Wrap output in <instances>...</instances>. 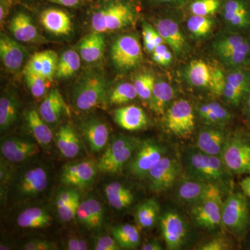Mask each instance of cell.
<instances>
[{"mask_svg":"<svg viewBox=\"0 0 250 250\" xmlns=\"http://www.w3.org/2000/svg\"><path fill=\"white\" fill-rule=\"evenodd\" d=\"M184 168L188 177L219 186H226L230 172L221 157L209 155L196 147H188L183 155Z\"/></svg>","mask_w":250,"mask_h":250,"instance_id":"cell-1","label":"cell"},{"mask_svg":"<svg viewBox=\"0 0 250 250\" xmlns=\"http://www.w3.org/2000/svg\"><path fill=\"white\" fill-rule=\"evenodd\" d=\"M210 48L229 70L246 67L250 64V39L243 33L230 30L219 32Z\"/></svg>","mask_w":250,"mask_h":250,"instance_id":"cell-2","label":"cell"},{"mask_svg":"<svg viewBox=\"0 0 250 250\" xmlns=\"http://www.w3.org/2000/svg\"><path fill=\"white\" fill-rule=\"evenodd\" d=\"M136 19V11L127 1H112L94 13L91 26L95 32L119 30L131 25Z\"/></svg>","mask_w":250,"mask_h":250,"instance_id":"cell-3","label":"cell"},{"mask_svg":"<svg viewBox=\"0 0 250 250\" xmlns=\"http://www.w3.org/2000/svg\"><path fill=\"white\" fill-rule=\"evenodd\" d=\"M107 99V82L100 74H88L77 83L73 91L74 104L80 111L104 107Z\"/></svg>","mask_w":250,"mask_h":250,"instance_id":"cell-4","label":"cell"},{"mask_svg":"<svg viewBox=\"0 0 250 250\" xmlns=\"http://www.w3.org/2000/svg\"><path fill=\"white\" fill-rule=\"evenodd\" d=\"M223 201L220 187L212 184L210 190L202 200L192 205L190 216L199 228L215 229L223 226L222 212Z\"/></svg>","mask_w":250,"mask_h":250,"instance_id":"cell-5","label":"cell"},{"mask_svg":"<svg viewBox=\"0 0 250 250\" xmlns=\"http://www.w3.org/2000/svg\"><path fill=\"white\" fill-rule=\"evenodd\" d=\"M223 226L238 238L246 233L250 223L249 207L246 195L231 192L223 202L222 212Z\"/></svg>","mask_w":250,"mask_h":250,"instance_id":"cell-6","label":"cell"},{"mask_svg":"<svg viewBox=\"0 0 250 250\" xmlns=\"http://www.w3.org/2000/svg\"><path fill=\"white\" fill-rule=\"evenodd\" d=\"M111 58L120 71H130L139 67L142 62L143 52L138 36L129 34L118 38L111 46Z\"/></svg>","mask_w":250,"mask_h":250,"instance_id":"cell-7","label":"cell"},{"mask_svg":"<svg viewBox=\"0 0 250 250\" xmlns=\"http://www.w3.org/2000/svg\"><path fill=\"white\" fill-rule=\"evenodd\" d=\"M220 157L230 173L250 174V140L241 134L228 137Z\"/></svg>","mask_w":250,"mask_h":250,"instance_id":"cell-8","label":"cell"},{"mask_svg":"<svg viewBox=\"0 0 250 250\" xmlns=\"http://www.w3.org/2000/svg\"><path fill=\"white\" fill-rule=\"evenodd\" d=\"M139 141L128 136H120L111 143L98 164V170L106 173H116L123 168L136 152Z\"/></svg>","mask_w":250,"mask_h":250,"instance_id":"cell-9","label":"cell"},{"mask_svg":"<svg viewBox=\"0 0 250 250\" xmlns=\"http://www.w3.org/2000/svg\"><path fill=\"white\" fill-rule=\"evenodd\" d=\"M165 125L172 134L188 138L195 129V113L191 104L184 99L174 100L166 110Z\"/></svg>","mask_w":250,"mask_h":250,"instance_id":"cell-10","label":"cell"},{"mask_svg":"<svg viewBox=\"0 0 250 250\" xmlns=\"http://www.w3.org/2000/svg\"><path fill=\"white\" fill-rule=\"evenodd\" d=\"M180 170L176 159L164 156L147 174L149 188L157 193L168 190L175 184Z\"/></svg>","mask_w":250,"mask_h":250,"instance_id":"cell-11","label":"cell"},{"mask_svg":"<svg viewBox=\"0 0 250 250\" xmlns=\"http://www.w3.org/2000/svg\"><path fill=\"white\" fill-rule=\"evenodd\" d=\"M156 29L166 45L178 58H184L189 54L190 43L180 24L175 19L170 17L159 19L156 23Z\"/></svg>","mask_w":250,"mask_h":250,"instance_id":"cell-12","label":"cell"},{"mask_svg":"<svg viewBox=\"0 0 250 250\" xmlns=\"http://www.w3.org/2000/svg\"><path fill=\"white\" fill-rule=\"evenodd\" d=\"M165 154V147L159 143L152 141L140 143L134 159L130 164V171L136 177H144Z\"/></svg>","mask_w":250,"mask_h":250,"instance_id":"cell-13","label":"cell"},{"mask_svg":"<svg viewBox=\"0 0 250 250\" xmlns=\"http://www.w3.org/2000/svg\"><path fill=\"white\" fill-rule=\"evenodd\" d=\"M220 11L229 30L242 33L250 29V0H223Z\"/></svg>","mask_w":250,"mask_h":250,"instance_id":"cell-14","label":"cell"},{"mask_svg":"<svg viewBox=\"0 0 250 250\" xmlns=\"http://www.w3.org/2000/svg\"><path fill=\"white\" fill-rule=\"evenodd\" d=\"M98 170V164L91 160L68 164L62 167L61 181L67 186L85 187L92 183Z\"/></svg>","mask_w":250,"mask_h":250,"instance_id":"cell-15","label":"cell"},{"mask_svg":"<svg viewBox=\"0 0 250 250\" xmlns=\"http://www.w3.org/2000/svg\"><path fill=\"white\" fill-rule=\"evenodd\" d=\"M163 237L168 250H178L185 243L187 228L183 218L177 212L169 210L161 218Z\"/></svg>","mask_w":250,"mask_h":250,"instance_id":"cell-16","label":"cell"},{"mask_svg":"<svg viewBox=\"0 0 250 250\" xmlns=\"http://www.w3.org/2000/svg\"><path fill=\"white\" fill-rule=\"evenodd\" d=\"M0 149L5 159L14 163L24 162L40 152L36 143L18 137L1 140Z\"/></svg>","mask_w":250,"mask_h":250,"instance_id":"cell-17","label":"cell"},{"mask_svg":"<svg viewBox=\"0 0 250 250\" xmlns=\"http://www.w3.org/2000/svg\"><path fill=\"white\" fill-rule=\"evenodd\" d=\"M221 126L208 125L197 134L196 147L209 155L221 156L228 137Z\"/></svg>","mask_w":250,"mask_h":250,"instance_id":"cell-18","label":"cell"},{"mask_svg":"<svg viewBox=\"0 0 250 250\" xmlns=\"http://www.w3.org/2000/svg\"><path fill=\"white\" fill-rule=\"evenodd\" d=\"M0 57L1 62L8 70L16 72L22 67L27 57V51L18 41L6 34H1L0 38Z\"/></svg>","mask_w":250,"mask_h":250,"instance_id":"cell-19","label":"cell"},{"mask_svg":"<svg viewBox=\"0 0 250 250\" xmlns=\"http://www.w3.org/2000/svg\"><path fill=\"white\" fill-rule=\"evenodd\" d=\"M48 184V175L43 167H36L27 170L21 176L17 184L20 196H36L45 190Z\"/></svg>","mask_w":250,"mask_h":250,"instance_id":"cell-20","label":"cell"},{"mask_svg":"<svg viewBox=\"0 0 250 250\" xmlns=\"http://www.w3.org/2000/svg\"><path fill=\"white\" fill-rule=\"evenodd\" d=\"M59 57L53 50L36 52L28 61L23 72H31L52 81L57 72Z\"/></svg>","mask_w":250,"mask_h":250,"instance_id":"cell-21","label":"cell"},{"mask_svg":"<svg viewBox=\"0 0 250 250\" xmlns=\"http://www.w3.org/2000/svg\"><path fill=\"white\" fill-rule=\"evenodd\" d=\"M39 114L46 123L55 124L62 116L70 114V110L59 90L52 89L41 103Z\"/></svg>","mask_w":250,"mask_h":250,"instance_id":"cell-22","label":"cell"},{"mask_svg":"<svg viewBox=\"0 0 250 250\" xmlns=\"http://www.w3.org/2000/svg\"><path fill=\"white\" fill-rule=\"evenodd\" d=\"M82 134L91 150L100 152L107 144L109 130L104 123L96 118H90L81 125Z\"/></svg>","mask_w":250,"mask_h":250,"instance_id":"cell-23","label":"cell"},{"mask_svg":"<svg viewBox=\"0 0 250 250\" xmlns=\"http://www.w3.org/2000/svg\"><path fill=\"white\" fill-rule=\"evenodd\" d=\"M40 21L46 30L57 36H67L72 29L70 16L57 9H46L41 15Z\"/></svg>","mask_w":250,"mask_h":250,"instance_id":"cell-24","label":"cell"},{"mask_svg":"<svg viewBox=\"0 0 250 250\" xmlns=\"http://www.w3.org/2000/svg\"><path fill=\"white\" fill-rule=\"evenodd\" d=\"M114 120L117 124L127 131H138L146 127L147 125L146 113L136 105H130L116 110Z\"/></svg>","mask_w":250,"mask_h":250,"instance_id":"cell-25","label":"cell"},{"mask_svg":"<svg viewBox=\"0 0 250 250\" xmlns=\"http://www.w3.org/2000/svg\"><path fill=\"white\" fill-rule=\"evenodd\" d=\"M212 184H213L189 177L179 182L177 196L181 201L193 205L207 195Z\"/></svg>","mask_w":250,"mask_h":250,"instance_id":"cell-26","label":"cell"},{"mask_svg":"<svg viewBox=\"0 0 250 250\" xmlns=\"http://www.w3.org/2000/svg\"><path fill=\"white\" fill-rule=\"evenodd\" d=\"M213 69L202 59H195L184 68V78L192 86L198 88H209Z\"/></svg>","mask_w":250,"mask_h":250,"instance_id":"cell-27","label":"cell"},{"mask_svg":"<svg viewBox=\"0 0 250 250\" xmlns=\"http://www.w3.org/2000/svg\"><path fill=\"white\" fill-rule=\"evenodd\" d=\"M9 29L19 42H36L41 39L40 34L31 18L24 13H19L12 18Z\"/></svg>","mask_w":250,"mask_h":250,"instance_id":"cell-28","label":"cell"},{"mask_svg":"<svg viewBox=\"0 0 250 250\" xmlns=\"http://www.w3.org/2000/svg\"><path fill=\"white\" fill-rule=\"evenodd\" d=\"M103 34L93 31L85 36L79 44V54L85 62H97L103 58L106 47L105 36Z\"/></svg>","mask_w":250,"mask_h":250,"instance_id":"cell-29","label":"cell"},{"mask_svg":"<svg viewBox=\"0 0 250 250\" xmlns=\"http://www.w3.org/2000/svg\"><path fill=\"white\" fill-rule=\"evenodd\" d=\"M175 95L172 85L164 80H156L152 96L149 101V107L158 115H164Z\"/></svg>","mask_w":250,"mask_h":250,"instance_id":"cell-30","label":"cell"},{"mask_svg":"<svg viewBox=\"0 0 250 250\" xmlns=\"http://www.w3.org/2000/svg\"><path fill=\"white\" fill-rule=\"evenodd\" d=\"M56 144L62 155L67 158L76 157L82 149L79 135L70 125H64L56 134Z\"/></svg>","mask_w":250,"mask_h":250,"instance_id":"cell-31","label":"cell"},{"mask_svg":"<svg viewBox=\"0 0 250 250\" xmlns=\"http://www.w3.org/2000/svg\"><path fill=\"white\" fill-rule=\"evenodd\" d=\"M199 116L208 125L222 126L231 120V114L223 105L216 102L204 103L197 108Z\"/></svg>","mask_w":250,"mask_h":250,"instance_id":"cell-32","label":"cell"},{"mask_svg":"<svg viewBox=\"0 0 250 250\" xmlns=\"http://www.w3.org/2000/svg\"><path fill=\"white\" fill-rule=\"evenodd\" d=\"M20 103L17 95L7 91L0 98V128L1 131L9 129L17 121Z\"/></svg>","mask_w":250,"mask_h":250,"instance_id":"cell-33","label":"cell"},{"mask_svg":"<svg viewBox=\"0 0 250 250\" xmlns=\"http://www.w3.org/2000/svg\"><path fill=\"white\" fill-rule=\"evenodd\" d=\"M104 192L108 203L115 209L128 208L134 202L132 192L120 182L107 184L105 187Z\"/></svg>","mask_w":250,"mask_h":250,"instance_id":"cell-34","label":"cell"},{"mask_svg":"<svg viewBox=\"0 0 250 250\" xmlns=\"http://www.w3.org/2000/svg\"><path fill=\"white\" fill-rule=\"evenodd\" d=\"M53 218L47 210L39 207H31L20 213L17 223L22 228H44L49 226Z\"/></svg>","mask_w":250,"mask_h":250,"instance_id":"cell-35","label":"cell"},{"mask_svg":"<svg viewBox=\"0 0 250 250\" xmlns=\"http://www.w3.org/2000/svg\"><path fill=\"white\" fill-rule=\"evenodd\" d=\"M26 121L31 134L39 145L47 146L50 144L53 138L52 130L46 124L40 114L35 110H30L26 115Z\"/></svg>","mask_w":250,"mask_h":250,"instance_id":"cell-36","label":"cell"},{"mask_svg":"<svg viewBox=\"0 0 250 250\" xmlns=\"http://www.w3.org/2000/svg\"><path fill=\"white\" fill-rule=\"evenodd\" d=\"M111 233L121 248L125 249H134L137 248L141 243L139 229L130 224H125L112 228Z\"/></svg>","mask_w":250,"mask_h":250,"instance_id":"cell-37","label":"cell"},{"mask_svg":"<svg viewBox=\"0 0 250 250\" xmlns=\"http://www.w3.org/2000/svg\"><path fill=\"white\" fill-rule=\"evenodd\" d=\"M215 25L211 17L192 15L187 22V30L194 40H202L209 36Z\"/></svg>","mask_w":250,"mask_h":250,"instance_id":"cell-38","label":"cell"},{"mask_svg":"<svg viewBox=\"0 0 250 250\" xmlns=\"http://www.w3.org/2000/svg\"><path fill=\"white\" fill-rule=\"evenodd\" d=\"M159 205L156 200H148L138 207L135 213V220L139 227L143 229L154 226L159 215Z\"/></svg>","mask_w":250,"mask_h":250,"instance_id":"cell-39","label":"cell"},{"mask_svg":"<svg viewBox=\"0 0 250 250\" xmlns=\"http://www.w3.org/2000/svg\"><path fill=\"white\" fill-rule=\"evenodd\" d=\"M80 54L73 49H68L59 58L55 76L57 78L66 79L72 77L81 66Z\"/></svg>","mask_w":250,"mask_h":250,"instance_id":"cell-40","label":"cell"},{"mask_svg":"<svg viewBox=\"0 0 250 250\" xmlns=\"http://www.w3.org/2000/svg\"><path fill=\"white\" fill-rule=\"evenodd\" d=\"M226 83L246 99L250 90V71L245 67L231 69L226 74Z\"/></svg>","mask_w":250,"mask_h":250,"instance_id":"cell-41","label":"cell"},{"mask_svg":"<svg viewBox=\"0 0 250 250\" xmlns=\"http://www.w3.org/2000/svg\"><path fill=\"white\" fill-rule=\"evenodd\" d=\"M138 97L134 83H120L115 87L109 95V102L112 104H124L135 100Z\"/></svg>","mask_w":250,"mask_h":250,"instance_id":"cell-42","label":"cell"},{"mask_svg":"<svg viewBox=\"0 0 250 250\" xmlns=\"http://www.w3.org/2000/svg\"><path fill=\"white\" fill-rule=\"evenodd\" d=\"M223 0H193L189 9L192 15L211 17L221 9Z\"/></svg>","mask_w":250,"mask_h":250,"instance_id":"cell-43","label":"cell"},{"mask_svg":"<svg viewBox=\"0 0 250 250\" xmlns=\"http://www.w3.org/2000/svg\"><path fill=\"white\" fill-rule=\"evenodd\" d=\"M155 82V77L149 72H143L135 77L133 83L137 92L138 97L141 100L149 101Z\"/></svg>","mask_w":250,"mask_h":250,"instance_id":"cell-44","label":"cell"},{"mask_svg":"<svg viewBox=\"0 0 250 250\" xmlns=\"http://www.w3.org/2000/svg\"><path fill=\"white\" fill-rule=\"evenodd\" d=\"M23 73L24 82L33 96L37 98L43 96L48 89L50 81L31 72Z\"/></svg>","mask_w":250,"mask_h":250,"instance_id":"cell-45","label":"cell"},{"mask_svg":"<svg viewBox=\"0 0 250 250\" xmlns=\"http://www.w3.org/2000/svg\"><path fill=\"white\" fill-rule=\"evenodd\" d=\"M143 39L145 51L149 54H152L157 46L165 42L156 28L147 22L143 25Z\"/></svg>","mask_w":250,"mask_h":250,"instance_id":"cell-46","label":"cell"},{"mask_svg":"<svg viewBox=\"0 0 250 250\" xmlns=\"http://www.w3.org/2000/svg\"><path fill=\"white\" fill-rule=\"evenodd\" d=\"M91 219V229H98L103 225L104 221V209L101 204L95 199L85 200Z\"/></svg>","mask_w":250,"mask_h":250,"instance_id":"cell-47","label":"cell"},{"mask_svg":"<svg viewBox=\"0 0 250 250\" xmlns=\"http://www.w3.org/2000/svg\"><path fill=\"white\" fill-rule=\"evenodd\" d=\"M173 52L165 42L161 44L154 49L152 53L154 62L162 66H167L173 60Z\"/></svg>","mask_w":250,"mask_h":250,"instance_id":"cell-48","label":"cell"},{"mask_svg":"<svg viewBox=\"0 0 250 250\" xmlns=\"http://www.w3.org/2000/svg\"><path fill=\"white\" fill-rule=\"evenodd\" d=\"M225 82H226V74L224 73L221 69L213 68L208 90L210 93L216 96H222Z\"/></svg>","mask_w":250,"mask_h":250,"instance_id":"cell-49","label":"cell"},{"mask_svg":"<svg viewBox=\"0 0 250 250\" xmlns=\"http://www.w3.org/2000/svg\"><path fill=\"white\" fill-rule=\"evenodd\" d=\"M80 202V194L78 192L66 206L61 209L57 210L61 220L64 223H66V222L71 221L72 219L76 217L77 209Z\"/></svg>","mask_w":250,"mask_h":250,"instance_id":"cell-50","label":"cell"},{"mask_svg":"<svg viewBox=\"0 0 250 250\" xmlns=\"http://www.w3.org/2000/svg\"><path fill=\"white\" fill-rule=\"evenodd\" d=\"M229 241L223 237H218L204 243L199 250H228L231 249Z\"/></svg>","mask_w":250,"mask_h":250,"instance_id":"cell-51","label":"cell"},{"mask_svg":"<svg viewBox=\"0 0 250 250\" xmlns=\"http://www.w3.org/2000/svg\"><path fill=\"white\" fill-rule=\"evenodd\" d=\"M121 248L114 238L108 236L98 237L94 242L95 250H118Z\"/></svg>","mask_w":250,"mask_h":250,"instance_id":"cell-52","label":"cell"},{"mask_svg":"<svg viewBox=\"0 0 250 250\" xmlns=\"http://www.w3.org/2000/svg\"><path fill=\"white\" fill-rule=\"evenodd\" d=\"M78 192V190L75 188L65 189L59 192L56 197L55 201L57 210L61 209L66 206Z\"/></svg>","mask_w":250,"mask_h":250,"instance_id":"cell-53","label":"cell"},{"mask_svg":"<svg viewBox=\"0 0 250 250\" xmlns=\"http://www.w3.org/2000/svg\"><path fill=\"white\" fill-rule=\"evenodd\" d=\"M26 250H57V246L52 242L45 240H32L28 242L24 246Z\"/></svg>","mask_w":250,"mask_h":250,"instance_id":"cell-54","label":"cell"},{"mask_svg":"<svg viewBox=\"0 0 250 250\" xmlns=\"http://www.w3.org/2000/svg\"><path fill=\"white\" fill-rule=\"evenodd\" d=\"M67 248L69 250H88V243L82 238H71L67 242Z\"/></svg>","mask_w":250,"mask_h":250,"instance_id":"cell-55","label":"cell"},{"mask_svg":"<svg viewBox=\"0 0 250 250\" xmlns=\"http://www.w3.org/2000/svg\"><path fill=\"white\" fill-rule=\"evenodd\" d=\"M11 7V0H0V22L1 26L9 14Z\"/></svg>","mask_w":250,"mask_h":250,"instance_id":"cell-56","label":"cell"},{"mask_svg":"<svg viewBox=\"0 0 250 250\" xmlns=\"http://www.w3.org/2000/svg\"><path fill=\"white\" fill-rule=\"evenodd\" d=\"M51 2L54 3L67 7H73L80 4L81 0H49Z\"/></svg>","mask_w":250,"mask_h":250,"instance_id":"cell-57","label":"cell"},{"mask_svg":"<svg viewBox=\"0 0 250 250\" xmlns=\"http://www.w3.org/2000/svg\"><path fill=\"white\" fill-rule=\"evenodd\" d=\"M240 187H241L244 195L250 198V176H248L241 180V182H240Z\"/></svg>","mask_w":250,"mask_h":250,"instance_id":"cell-58","label":"cell"},{"mask_svg":"<svg viewBox=\"0 0 250 250\" xmlns=\"http://www.w3.org/2000/svg\"><path fill=\"white\" fill-rule=\"evenodd\" d=\"M142 250H162V246H161L160 243L157 241H151L149 243H146L143 245Z\"/></svg>","mask_w":250,"mask_h":250,"instance_id":"cell-59","label":"cell"},{"mask_svg":"<svg viewBox=\"0 0 250 250\" xmlns=\"http://www.w3.org/2000/svg\"><path fill=\"white\" fill-rule=\"evenodd\" d=\"M158 2L162 3V4L170 5L172 6H182L185 4L188 0H156Z\"/></svg>","mask_w":250,"mask_h":250,"instance_id":"cell-60","label":"cell"},{"mask_svg":"<svg viewBox=\"0 0 250 250\" xmlns=\"http://www.w3.org/2000/svg\"><path fill=\"white\" fill-rule=\"evenodd\" d=\"M246 113L248 116L249 117L250 119V90L249 93H248V96L246 99Z\"/></svg>","mask_w":250,"mask_h":250,"instance_id":"cell-61","label":"cell"},{"mask_svg":"<svg viewBox=\"0 0 250 250\" xmlns=\"http://www.w3.org/2000/svg\"></svg>","mask_w":250,"mask_h":250,"instance_id":"cell-62","label":"cell"}]
</instances>
